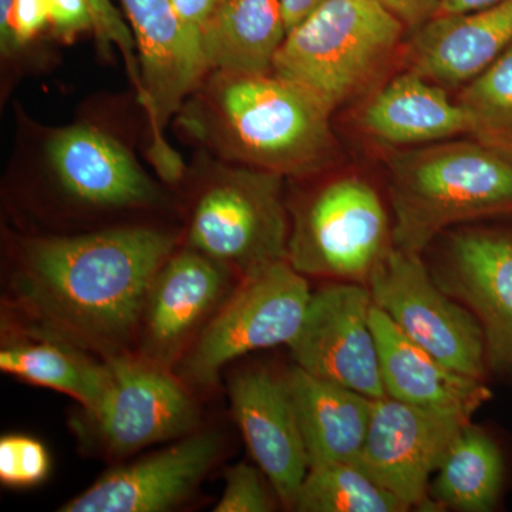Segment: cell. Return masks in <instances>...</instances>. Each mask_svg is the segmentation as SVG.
Segmentation results:
<instances>
[{
	"mask_svg": "<svg viewBox=\"0 0 512 512\" xmlns=\"http://www.w3.org/2000/svg\"><path fill=\"white\" fill-rule=\"evenodd\" d=\"M406 25L377 0H328L289 30L272 73L335 111L369 89Z\"/></svg>",
	"mask_w": 512,
	"mask_h": 512,
	"instance_id": "277c9868",
	"label": "cell"
},
{
	"mask_svg": "<svg viewBox=\"0 0 512 512\" xmlns=\"http://www.w3.org/2000/svg\"><path fill=\"white\" fill-rule=\"evenodd\" d=\"M57 181L74 200L92 207L153 204L158 191L127 148L93 127L59 131L47 146Z\"/></svg>",
	"mask_w": 512,
	"mask_h": 512,
	"instance_id": "ac0fdd59",
	"label": "cell"
},
{
	"mask_svg": "<svg viewBox=\"0 0 512 512\" xmlns=\"http://www.w3.org/2000/svg\"><path fill=\"white\" fill-rule=\"evenodd\" d=\"M373 333L379 352L384 392L399 402L424 409L450 410L473 417L491 399L485 380L450 369L397 328L373 305Z\"/></svg>",
	"mask_w": 512,
	"mask_h": 512,
	"instance_id": "d6986e66",
	"label": "cell"
},
{
	"mask_svg": "<svg viewBox=\"0 0 512 512\" xmlns=\"http://www.w3.org/2000/svg\"><path fill=\"white\" fill-rule=\"evenodd\" d=\"M222 440L198 431L173 446L107 471L63 512H164L184 503L221 456Z\"/></svg>",
	"mask_w": 512,
	"mask_h": 512,
	"instance_id": "9a60e30c",
	"label": "cell"
},
{
	"mask_svg": "<svg viewBox=\"0 0 512 512\" xmlns=\"http://www.w3.org/2000/svg\"><path fill=\"white\" fill-rule=\"evenodd\" d=\"M50 471V457L39 440L6 436L0 440V480L10 487L42 483Z\"/></svg>",
	"mask_w": 512,
	"mask_h": 512,
	"instance_id": "83f0119b",
	"label": "cell"
},
{
	"mask_svg": "<svg viewBox=\"0 0 512 512\" xmlns=\"http://www.w3.org/2000/svg\"><path fill=\"white\" fill-rule=\"evenodd\" d=\"M131 23V32L141 64L138 93L150 117L153 156L161 175L175 180L181 165L164 140L171 116L188 94L198 89L210 72L200 33L178 18L170 0H121Z\"/></svg>",
	"mask_w": 512,
	"mask_h": 512,
	"instance_id": "8fae6325",
	"label": "cell"
},
{
	"mask_svg": "<svg viewBox=\"0 0 512 512\" xmlns=\"http://www.w3.org/2000/svg\"><path fill=\"white\" fill-rule=\"evenodd\" d=\"M369 286L338 282L312 292L301 329L289 342L295 365L377 400L386 397L373 333Z\"/></svg>",
	"mask_w": 512,
	"mask_h": 512,
	"instance_id": "7c38bea8",
	"label": "cell"
},
{
	"mask_svg": "<svg viewBox=\"0 0 512 512\" xmlns=\"http://www.w3.org/2000/svg\"><path fill=\"white\" fill-rule=\"evenodd\" d=\"M47 23H50L47 0H15L10 18L13 46L28 43Z\"/></svg>",
	"mask_w": 512,
	"mask_h": 512,
	"instance_id": "4dcf8cb0",
	"label": "cell"
},
{
	"mask_svg": "<svg viewBox=\"0 0 512 512\" xmlns=\"http://www.w3.org/2000/svg\"><path fill=\"white\" fill-rule=\"evenodd\" d=\"M332 113L274 73L214 72L187 119L222 156L285 177L315 173L335 157Z\"/></svg>",
	"mask_w": 512,
	"mask_h": 512,
	"instance_id": "7a4b0ae2",
	"label": "cell"
},
{
	"mask_svg": "<svg viewBox=\"0 0 512 512\" xmlns=\"http://www.w3.org/2000/svg\"><path fill=\"white\" fill-rule=\"evenodd\" d=\"M311 295L306 276L288 259L242 276L174 367L175 373L188 386L211 387L238 357L288 346L301 329Z\"/></svg>",
	"mask_w": 512,
	"mask_h": 512,
	"instance_id": "5b68a950",
	"label": "cell"
},
{
	"mask_svg": "<svg viewBox=\"0 0 512 512\" xmlns=\"http://www.w3.org/2000/svg\"><path fill=\"white\" fill-rule=\"evenodd\" d=\"M409 28H419L439 15V0H377Z\"/></svg>",
	"mask_w": 512,
	"mask_h": 512,
	"instance_id": "1f68e13d",
	"label": "cell"
},
{
	"mask_svg": "<svg viewBox=\"0 0 512 512\" xmlns=\"http://www.w3.org/2000/svg\"><path fill=\"white\" fill-rule=\"evenodd\" d=\"M501 0H439V13H466L488 8Z\"/></svg>",
	"mask_w": 512,
	"mask_h": 512,
	"instance_id": "e575fe53",
	"label": "cell"
},
{
	"mask_svg": "<svg viewBox=\"0 0 512 512\" xmlns=\"http://www.w3.org/2000/svg\"><path fill=\"white\" fill-rule=\"evenodd\" d=\"M94 16V30L97 32L100 42L104 46H117L123 53L127 63L128 72L133 77L138 93L141 90V73L137 69L136 55L134 50L136 40L133 32L128 29L126 22L121 18L119 10L111 3V0H90Z\"/></svg>",
	"mask_w": 512,
	"mask_h": 512,
	"instance_id": "f1b7e54d",
	"label": "cell"
},
{
	"mask_svg": "<svg viewBox=\"0 0 512 512\" xmlns=\"http://www.w3.org/2000/svg\"><path fill=\"white\" fill-rule=\"evenodd\" d=\"M367 286L375 305L414 343L458 373L487 379L490 366L480 323L440 288L421 255L393 248Z\"/></svg>",
	"mask_w": 512,
	"mask_h": 512,
	"instance_id": "9c48e42d",
	"label": "cell"
},
{
	"mask_svg": "<svg viewBox=\"0 0 512 512\" xmlns=\"http://www.w3.org/2000/svg\"><path fill=\"white\" fill-rule=\"evenodd\" d=\"M299 512H404L406 505L357 463L309 468L296 500Z\"/></svg>",
	"mask_w": 512,
	"mask_h": 512,
	"instance_id": "d4e9b609",
	"label": "cell"
},
{
	"mask_svg": "<svg viewBox=\"0 0 512 512\" xmlns=\"http://www.w3.org/2000/svg\"><path fill=\"white\" fill-rule=\"evenodd\" d=\"M0 370L23 382L67 394L94 412L110 389L111 372L106 360L97 362L86 350L59 340H22L0 350Z\"/></svg>",
	"mask_w": 512,
	"mask_h": 512,
	"instance_id": "603a6c76",
	"label": "cell"
},
{
	"mask_svg": "<svg viewBox=\"0 0 512 512\" xmlns=\"http://www.w3.org/2000/svg\"><path fill=\"white\" fill-rule=\"evenodd\" d=\"M389 191L394 248L409 254L454 225L512 217V165L470 137L394 154Z\"/></svg>",
	"mask_w": 512,
	"mask_h": 512,
	"instance_id": "3957f363",
	"label": "cell"
},
{
	"mask_svg": "<svg viewBox=\"0 0 512 512\" xmlns=\"http://www.w3.org/2000/svg\"><path fill=\"white\" fill-rule=\"evenodd\" d=\"M178 18L187 28L200 33L207 25L220 0H170Z\"/></svg>",
	"mask_w": 512,
	"mask_h": 512,
	"instance_id": "d6a6232c",
	"label": "cell"
},
{
	"mask_svg": "<svg viewBox=\"0 0 512 512\" xmlns=\"http://www.w3.org/2000/svg\"><path fill=\"white\" fill-rule=\"evenodd\" d=\"M49 19L57 35L73 39L86 30L94 29L90 0H47Z\"/></svg>",
	"mask_w": 512,
	"mask_h": 512,
	"instance_id": "f546056e",
	"label": "cell"
},
{
	"mask_svg": "<svg viewBox=\"0 0 512 512\" xmlns=\"http://www.w3.org/2000/svg\"><path fill=\"white\" fill-rule=\"evenodd\" d=\"M457 101L466 111L467 136L512 165V46Z\"/></svg>",
	"mask_w": 512,
	"mask_h": 512,
	"instance_id": "484cf974",
	"label": "cell"
},
{
	"mask_svg": "<svg viewBox=\"0 0 512 512\" xmlns=\"http://www.w3.org/2000/svg\"><path fill=\"white\" fill-rule=\"evenodd\" d=\"M512 46V0L466 13H439L416 28L409 70L443 87L473 82Z\"/></svg>",
	"mask_w": 512,
	"mask_h": 512,
	"instance_id": "e0dca14e",
	"label": "cell"
},
{
	"mask_svg": "<svg viewBox=\"0 0 512 512\" xmlns=\"http://www.w3.org/2000/svg\"><path fill=\"white\" fill-rule=\"evenodd\" d=\"M228 266L188 247L158 269L141 313L137 353L173 369L237 284Z\"/></svg>",
	"mask_w": 512,
	"mask_h": 512,
	"instance_id": "4fadbf2b",
	"label": "cell"
},
{
	"mask_svg": "<svg viewBox=\"0 0 512 512\" xmlns=\"http://www.w3.org/2000/svg\"><path fill=\"white\" fill-rule=\"evenodd\" d=\"M393 248V225L375 188L345 177L296 211L288 261L305 276L367 285Z\"/></svg>",
	"mask_w": 512,
	"mask_h": 512,
	"instance_id": "52a82bcc",
	"label": "cell"
},
{
	"mask_svg": "<svg viewBox=\"0 0 512 512\" xmlns=\"http://www.w3.org/2000/svg\"><path fill=\"white\" fill-rule=\"evenodd\" d=\"M174 251L173 235L143 227L32 239L10 279L9 306L30 336L119 355L136 342L148 288Z\"/></svg>",
	"mask_w": 512,
	"mask_h": 512,
	"instance_id": "6da1fadb",
	"label": "cell"
},
{
	"mask_svg": "<svg viewBox=\"0 0 512 512\" xmlns=\"http://www.w3.org/2000/svg\"><path fill=\"white\" fill-rule=\"evenodd\" d=\"M431 484L437 507L461 512L493 511L505 484V460L497 441L468 424L448 450Z\"/></svg>",
	"mask_w": 512,
	"mask_h": 512,
	"instance_id": "cb8c5ba5",
	"label": "cell"
},
{
	"mask_svg": "<svg viewBox=\"0 0 512 512\" xmlns=\"http://www.w3.org/2000/svg\"><path fill=\"white\" fill-rule=\"evenodd\" d=\"M289 235L284 177L247 165L222 170L202 188L187 232L188 247L239 278L288 259Z\"/></svg>",
	"mask_w": 512,
	"mask_h": 512,
	"instance_id": "8992f818",
	"label": "cell"
},
{
	"mask_svg": "<svg viewBox=\"0 0 512 512\" xmlns=\"http://www.w3.org/2000/svg\"><path fill=\"white\" fill-rule=\"evenodd\" d=\"M279 498L261 468L239 463L229 468L221 500L214 512H271L278 507Z\"/></svg>",
	"mask_w": 512,
	"mask_h": 512,
	"instance_id": "4316f807",
	"label": "cell"
},
{
	"mask_svg": "<svg viewBox=\"0 0 512 512\" xmlns=\"http://www.w3.org/2000/svg\"><path fill=\"white\" fill-rule=\"evenodd\" d=\"M111 383L99 409L84 412L90 444L110 457H126L163 441L194 433L200 409L173 369L138 353L103 357Z\"/></svg>",
	"mask_w": 512,
	"mask_h": 512,
	"instance_id": "ba28073f",
	"label": "cell"
},
{
	"mask_svg": "<svg viewBox=\"0 0 512 512\" xmlns=\"http://www.w3.org/2000/svg\"><path fill=\"white\" fill-rule=\"evenodd\" d=\"M325 2L328 0H281L288 32Z\"/></svg>",
	"mask_w": 512,
	"mask_h": 512,
	"instance_id": "836d02e7",
	"label": "cell"
},
{
	"mask_svg": "<svg viewBox=\"0 0 512 512\" xmlns=\"http://www.w3.org/2000/svg\"><path fill=\"white\" fill-rule=\"evenodd\" d=\"M13 2L15 0H0V43L3 52L15 49L13 46L12 30H10V18H12Z\"/></svg>",
	"mask_w": 512,
	"mask_h": 512,
	"instance_id": "d590c367",
	"label": "cell"
},
{
	"mask_svg": "<svg viewBox=\"0 0 512 512\" xmlns=\"http://www.w3.org/2000/svg\"><path fill=\"white\" fill-rule=\"evenodd\" d=\"M309 468L356 463L365 446L375 400L292 366L285 373Z\"/></svg>",
	"mask_w": 512,
	"mask_h": 512,
	"instance_id": "ffe728a7",
	"label": "cell"
},
{
	"mask_svg": "<svg viewBox=\"0 0 512 512\" xmlns=\"http://www.w3.org/2000/svg\"><path fill=\"white\" fill-rule=\"evenodd\" d=\"M232 414L255 463L279 503L295 510L308 476L309 458L285 375L266 370L239 373L229 382Z\"/></svg>",
	"mask_w": 512,
	"mask_h": 512,
	"instance_id": "2e32d148",
	"label": "cell"
},
{
	"mask_svg": "<svg viewBox=\"0 0 512 512\" xmlns=\"http://www.w3.org/2000/svg\"><path fill=\"white\" fill-rule=\"evenodd\" d=\"M433 276L480 323L490 370L512 377V231L477 228L450 235Z\"/></svg>",
	"mask_w": 512,
	"mask_h": 512,
	"instance_id": "5bb4252c",
	"label": "cell"
},
{
	"mask_svg": "<svg viewBox=\"0 0 512 512\" xmlns=\"http://www.w3.org/2000/svg\"><path fill=\"white\" fill-rule=\"evenodd\" d=\"M362 126L370 137L392 147L440 143L467 134L468 128L460 103L443 86L409 69L369 100Z\"/></svg>",
	"mask_w": 512,
	"mask_h": 512,
	"instance_id": "44dd1931",
	"label": "cell"
},
{
	"mask_svg": "<svg viewBox=\"0 0 512 512\" xmlns=\"http://www.w3.org/2000/svg\"><path fill=\"white\" fill-rule=\"evenodd\" d=\"M286 35L281 0H220L202 49L212 72L268 74Z\"/></svg>",
	"mask_w": 512,
	"mask_h": 512,
	"instance_id": "7402d4cb",
	"label": "cell"
},
{
	"mask_svg": "<svg viewBox=\"0 0 512 512\" xmlns=\"http://www.w3.org/2000/svg\"><path fill=\"white\" fill-rule=\"evenodd\" d=\"M470 423L471 417L450 410L424 409L387 396L377 399L356 463L407 510H436L430 477Z\"/></svg>",
	"mask_w": 512,
	"mask_h": 512,
	"instance_id": "30bf717a",
	"label": "cell"
}]
</instances>
